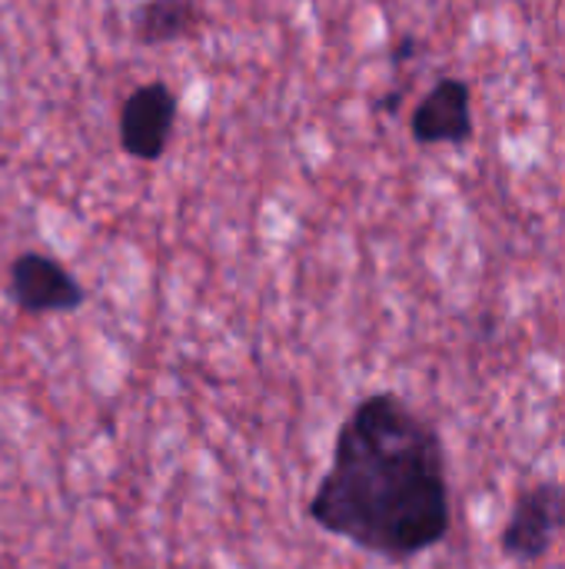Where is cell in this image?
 Masks as SVG:
<instances>
[{
	"label": "cell",
	"instance_id": "2",
	"mask_svg": "<svg viewBox=\"0 0 565 569\" xmlns=\"http://www.w3.org/2000/svg\"><path fill=\"white\" fill-rule=\"evenodd\" d=\"M559 533H565V483L539 480L516 493L509 520L500 533V550L506 560L529 567L553 550Z\"/></svg>",
	"mask_w": 565,
	"mask_h": 569
},
{
	"label": "cell",
	"instance_id": "3",
	"mask_svg": "<svg viewBox=\"0 0 565 569\" xmlns=\"http://www.w3.org/2000/svg\"><path fill=\"white\" fill-rule=\"evenodd\" d=\"M7 300L27 317H50L77 313L87 303V290L57 257L27 250L7 267Z\"/></svg>",
	"mask_w": 565,
	"mask_h": 569
},
{
	"label": "cell",
	"instance_id": "1",
	"mask_svg": "<svg viewBox=\"0 0 565 569\" xmlns=\"http://www.w3.org/2000/svg\"><path fill=\"white\" fill-rule=\"evenodd\" d=\"M306 513L323 533L390 563L436 550L453 530L446 450L436 427L400 393L363 397L336 430L330 470Z\"/></svg>",
	"mask_w": 565,
	"mask_h": 569
},
{
	"label": "cell",
	"instance_id": "6",
	"mask_svg": "<svg viewBox=\"0 0 565 569\" xmlns=\"http://www.w3.org/2000/svg\"><path fill=\"white\" fill-rule=\"evenodd\" d=\"M133 40L140 47H167L196 33V0H140L130 13Z\"/></svg>",
	"mask_w": 565,
	"mask_h": 569
},
{
	"label": "cell",
	"instance_id": "5",
	"mask_svg": "<svg viewBox=\"0 0 565 569\" xmlns=\"http://www.w3.org/2000/svg\"><path fill=\"white\" fill-rule=\"evenodd\" d=\"M473 90L460 77L436 80L410 117V133L423 147L466 143L473 140Z\"/></svg>",
	"mask_w": 565,
	"mask_h": 569
},
{
	"label": "cell",
	"instance_id": "4",
	"mask_svg": "<svg viewBox=\"0 0 565 569\" xmlns=\"http://www.w3.org/2000/svg\"><path fill=\"white\" fill-rule=\"evenodd\" d=\"M176 110L180 100L170 83L150 80L127 93L117 120L120 150L140 163H157L170 150L173 130H176Z\"/></svg>",
	"mask_w": 565,
	"mask_h": 569
}]
</instances>
